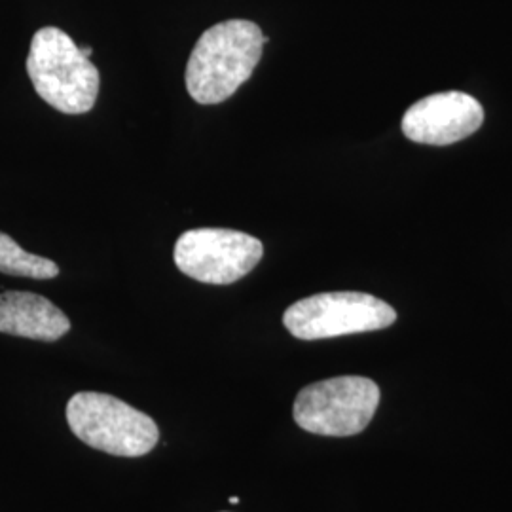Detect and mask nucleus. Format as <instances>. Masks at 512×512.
Listing matches in <instances>:
<instances>
[{"instance_id": "2", "label": "nucleus", "mask_w": 512, "mask_h": 512, "mask_svg": "<svg viewBox=\"0 0 512 512\" xmlns=\"http://www.w3.org/2000/svg\"><path fill=\"white\" fill-rule=\"evenodd\" d=\"M27 74L35 92L63 114L90 112L101 88L99 69L57 27H42L35 33L27 55Z\"/></svg>"}, {"instance_id": "3", "label": "nucleus", "mask_w": 512, "mask_h": 512, "mask_svg": "<svg viewBox=\"0 0 512 512\" xmlns=\"http://www.w3.org/2000/svg\"><path fill=\"white\" fill-rule=\"evenodd\" d=\"M67 421L84 444L110 456L141 458L160 440L156 421L107 393L73 395L67 403Z\"/></svg>"}, {"instance_id": "8", "label": "nucleus", "mask_w": 512, "mask_h": 512, "mask_svg": "<svg viewBox=\"0 0 512 512\" xmlns=\"http://www.w3.org/2000/svg\"><path fill=\"white\" fill-rule=\"evenodd\" d=\"M69 330V317L48 298L21 291L0 293V332L29 340L55 342Z\"/></svg>"}, {"instance_id": "5", "label": "nucleus", "mask_w": 512, "mask_h": 512, "mask_svg": "<svg viewBox=\"0 0 512 512\" xmlns=\"http://www.w3.org/2000/svg\"><path fill=\"white\" fill-rule=\"evenodd\" d=\"M397 311L366 293H321L298 300L283 315V325L298 340H325L391 327Z\"/></svg>"}, {"instance_id": "4", "label": "nucleus", "mask_w": 512, "mask_h": 512, "mask_svg": "<svg viewBox=\"0 0 512 512\" xmlns=\"http://www.w3.org/2000/svg\"><path fill=\"white\" fill-rule=\"evenodd\" d=\"M380 404V387L363 376H338L306 385L294 401L298 427L321 437L365 431Z\"/></svg>"}, {"instance_id": "1", "label": "nucleus", "mask_w": 512, "mask_h": 512, "mask_svg": "<svg viewBox=\"0 0 512 512\" xmlns=\"http://www.w3.org/2000/svg\"><path fill=\"white\" fill-rule=\"evenodd\" d=\"M268 42L247 19L220 21L196 42L186 65V90L200 105L230 99L253 76Z\"/></svg>"}, {"instance_id": "7", "label": "nucleus", "mask_w": 512, "mask_h": 512, "mask_svg": "<svg viewBox=\"0 0 512 512\" xmlns=\"http://www.w3.org/2000/svg\"><path fill=\"white\" fill-rule=\"evenodd\" d=\"M484 122V109L473 95L433 93L404 112L403 133L414 143L446 147L473 135Z\"/></svg>"}, {"instance_id": "9", "label": "nucleus", "mask_w": 512, "mask_h": 512, "mask_svg": "<svg viewBox=\"0 0 512 512\" xmlns=\"http://www.w3.org/2000/svg\"><path fill=\"white\" fill-rule=\"evenodd\" d=\"M0 272L31 279H54L59 275V266L48 258L27 253L14 239L0 232Z\"/></svg>"}, {"instance_id": "11", "label": "nucleus", "mask_w": 512, "mask_h": 512, "mask_svg": "<svg viewBox=\"0 0 512 512\" xmlns=\"http://www.w3.org/2000/svg\"><path fill=\"white\" fill-rule=\"evenodd\" d=\"M230 503H232V505H238L239 497H236V495H234V497H230Z\"/></svg>"}, {"instance_id": "6", "label": "nucleus", "mask_w": 512, "mask_h": 512, "mask_svg": "<svg viewBox=\"0 0 512 512\" xmlns=\"http://www.w3.org/2000/svg\"><path fill=\"white\" fill-rule=\"evenodd\" d=\"M260 239L228 228H196L184 232L173 249L175 266L207 285H232L251 274L262 260Z\"/></svg>"}, {"instance_id": "10", "label": "nucleus", "mask_w": 512, "mask_h": 512, "mask_svg": "<svg viewBox=\"0 0 512 512\" xmlns=\"http://www.w3.org/2000/svg\"><path fill=\"white\" fill-rule=\"evenodd\" d=\"M80 50H82V54L86 55V57L92 55V46H86V48H80Z\"/></svg>"}]
</instances>
